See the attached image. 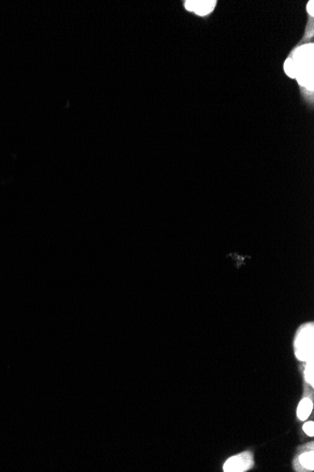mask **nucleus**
Here are the masks:
<instances>
[{
	"mask_svg": "<svg viewBox=\"0 0 314 472\" xmlns=\"http://www.w3.org/2000/svg\"><path fill=\"white\" fill-rule=\"evenodd\" d=\"M313 46L300 47L295 53V59H293L295 67V78L299 82L312 90L313 86Z\"/></svg>",
	"mask_w": 314,
	"mask_h": 472,
	"instance_id": "1",
	"label": "nucleus"
},
{
	"mask_svg": "<svg viewBox=\"0 0 314 472\" xmlns=\"http://www.w3.org/2000/svg\"><path fill=\"white\" fill-rule=\"evenodd\" d=\"M294 350L298 360L308 362L314 359L313 322H308L299 327L295 334Z\"/></svg>",
	"mask_w": 314,
	"mask_h": 472,
	"instance_id": "2",
	"label": "nucleus"
},
{
	"mask_svg": "<svg viewBox=\"0 0 314 472\" xmlns=\"http://www.w3.org/2000/svg\"><path fill=\"white\" fill-rule=\"evenodd\" d=\"M254 466L253 455L250 452H244L229 457L223 466L225 472H245Z\"/></svg>",
	"mask_w": 314,
	"mask_h": 472,
	"instance_id": "3",
	"label": "nucleus"
},
{
	"mask_svg": "<svg viewBox=\"0 0 314 472\" xmlns=\"http://www.w3.org/2000/svg\"><path fill=\"white\" fill-rule=\"evenodd\" d=\"M308 448H305L298 454L297 458L295 460V468L296 471H313L314 453L313 443L311 442Z\"/></svg>",
	"mask_w": 314,
	"mask_h": 472,
	"instance_id": "4",
	"label": "nucleus"
},
{
	"mask_svg": "<svg viewBox=\"0 0 314 472\" xmlns=\"http://www.w3.org/2000/svg\"><path fill=\"white\" fill-rule=\"evenodd\" d=\"M216 1H200V0H197V1H186L185 2V7L187 10H189L191 12H195L197 14L199 15H206L208 13H211L214 9V7L216 6Z\"/></svg>",
	"mask_w": 314,
	"mask_h": 472,
	"instance_id": "5",
	"label": "nucleus"
},
{
	"mask_svg": "<svg viewBox=\"0 0 314 472\" xmlns=\"http://www.w3.org/2000/svg\"><path fill=\"white\" fill-rule=\"evenodd\" d=\"M313 409V400H312V396H305L299 402L298 407H297V418L299 420L304 421L307 420L310 414L312 412Z\"/></svg>",
	"mask_w": 314,
	"mask_h": 472,
	"instance_id": "6",
	"label": "nucleus"
},
{
	"mask_svg": "<svg viewBox=\"0 0 314 472\" xmlns=\"http://www.w3.org/2000/svg\"><path fill=\"white\" fill-rule=\"evenodd\" d=\"M314 359L312 360H309L307 362V366H306V368H305V380L308 383V385H310L311 387H313L314 385Z\"/></svg>",
	"mask_w": 314,
	"mask_h": 472,
	"instance_id": "7",
	"label": "nucleus"
},
{
	"mask_svg": "<svg viewBox=\"0 0 314 472\" xmlns=\"http://www.w3.org/2000/svg\"><path fill=\"white\" fill-rule=\"evenodd\" d=\"M285 72L288 75L289 77L295 79V63L293 59H288L285 61Z\"/></svg>",
	"mask_w": 314,
	"mask_h": 472,
	"instance_id": "8",
	"label": "nucleus"
},
{
	"mask_svg": "<svg viewBox=\"0 0 314 472\" xmlns=\"http://www.w3.org/2000/svg\"><path fill=\"white\" fill-rule=\"evenodd\" d=\"M303 430L304 432L308 434V436H313L314 435V423L313 421H308L306 422L303 425Z\"/></svg>",
	"mask_w": 314,
	"mask_h": 472,
	"instance_id": "9",
	"label": "nucleus"
},
{
	"mask_svg": "<svg viewBox=\"0 0 314 472\" xmlns=\"http://www.w3.org/2000/svg\"><path fill=\"white\" fill-rule=\"evenodd\" d=\"M308 12L310 15H313V1H310L308 5Z\"/></svg>",
	"mask_w": 314,
	"mask_h": 472,
	"instance_id": "10",
	"label": "nucleus"
}]
</instances>
